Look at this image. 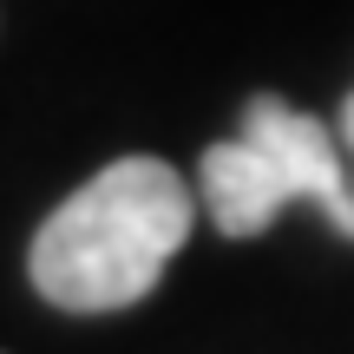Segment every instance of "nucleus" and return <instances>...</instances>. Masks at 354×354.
I'll return each mask as SVG.
<instances>
[{
    "mask_svg": "<svg viewBox=\"0 0 354 354\" xmlns=\"http://www.w3.org/2000/svg\"><path fill=\"white\" fill-rule=\"evenodd\" d=\"M342 145H348V165H354V92L342 99Z\"/></svg>",
    "mask_w": 354,
    "mask_h": 354,
    "instance_id": "7ed1b4c3",
    "label": "nucleus"
},
{
    "mask_svg": "<svg viewBox=\"0 0 354 354\" xmlns=\"http://www.w3.org/2000/svg\"><path fill=\"white\" fill-rule=\"evenodd\" d=\"M197 203L165 158H118L39 223L26 276L66 315H112L158 289L190 243Z\"/></svg>",
    "mask_w": 354,
    "mask_h": 354,
    "instance_id": "f257e3e1",
    "label": "nucleus"
},
{
    "mask_svg": "<svg viewBox=\"0 0 354 354\" xmlns=\"http://www.w3.org/2000/svg\"><path fill=\"white\" fill-rule=\"evenodd\" d=\"M197 184H203V210L223 236H263L289 203H322L328 223L354 236L348 151L322 118L282 105L276 92H256L243 105V131L203 151Z\"/></svg>",
    "mask_w": 354,
    "mask_h": 354,
    "instance_id": "f03ea898",
    "label": "nucleus"
}]
</instances>
